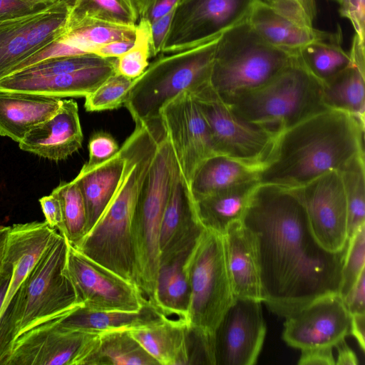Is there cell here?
<instances>
[{"label":"cell","mask_w":365,"mask_h":365,"mask_svg":"<svg viewBox=\"0 0 365 365\" xmlns=\"http://www.w3.org/2000/svg\"><path fill=\"white\" fill-rule=\"evenodd\" d=\"M307 16L314 21L317 14L315 0H294Z\"/></svg>","instance_id":"11a10c76"},{"label":"cell","mask_w":365,"mask_h":365,"mask_svg":"<svg viewBox=\"0 0 365 365\" xmlns=\"http://www.w3.org/2000/svg\"><path fill=\"white\" fill-rule=\"evenodd\" d=\"M68 0L29 16L0 22V81L66 30Z\"/></svg>","instance_id":"5bb4252c"},{"label":"cell","mask_w":365,"mask_h":365,"mask_svg":"<svg viewBox=\"0 0 365 365\" xmlns=\"http://www.w3.org/2000/svg\"><path fill=\"white\" fill-rule=\"evenodd\" d=\"M242 222L253 235L262 302L272 312L285 318L339 294L348 245L332 252L317 242L297 188L258 184Z\"/></svg>","instance_id":"6da1fadb"},{"label":"cell","mask_w":365,"mask_h":365,"mask_svg":"<svg viewBox=\"0 0 365 365\" xmlns=\"http://www.w3.org/2000/svg\"><path fill=\"white\" fill-rule=\"evenodd\" d=\"M294 58L265 42L246 20L218 37L209 83L225 101L264 85Z\"/></svg>","instance_id":"5b68a950"},{"label":"cell","mask_w":365,"mask_h":365,"mask_svg":"<svg viewBox=\"0 0 365 365\" xmlns=\"http://www.w3.org/2000/svg\"><path fill=\"white\" fill-rule=\"evenodd\" d=\"M67 26L86 19L135 26L139 19L138 0H68Z\"/></svg>","instance_id":"e575fe53"},{"label":"cell","mask_w":365,"mask_h":365,"mask_svg":"<svg viewBox=\"0 0 365 365\" xmlns=\"http://www.w3.org/2000/svg\"><path fill=\"white\" fill-rule=\"evenodd\" d=\"M347 207L349 240L365 225L364 154L352 158L341 170Z\"/></svg>","instance_id":"d590c367"},{"label":"cell","mask_w":365,"mask_h":365,"mask_svg":"<svg viewBox=\"0 0 365 365\" xmlns=\"http://www.w3.org/2000/svg\"><path fill=\"white\" fill-rule=\"evenodd\" d=\"M11 277H7L5 278L1 286L0 287V309L1 307L2 303L4 302V299L8 288V285L10 281Z\"/></svg>","instance_id":"9f6ffc18"},{"label":"cell","mask_w":365,"mask_h":365,"mask_svg":"<svg viewBox=\"0 0 365 365\" xmlns=\"http://www.w3.org/2000/svg\"><path fill=\"white\" fill-rule=\"evenodd\" d=\"M223 101L240 117L276 135L329 109L323 102L322 83L296 56L264 85Z\"/></svg>","instance_id":"277c9868"},{"label":"cell","mask_w":365,"mask_h":365,"mask_svg":"<svg viewBox=\"0 0 365 365\" xmlns=\"http://www.w3.org/2000/svg\"><path fill=\"white\" fill-rule=\"evenodd\" d=\"M89 158L81 170H88L113 157L120 150L115 140L106 132L94 133L88 143Z\"/></svg>","instance_id":"b9f144b4"},{"label":"cell","mask_w":365,"mask_h":365,"mask_svg":"<svg viewBox=\"0 0 365 365\" xmlns=\"http://www.w3.org/2000/svg\"><path fill=\"white\" fill-rule=\"evenodd\" d=\"M134 80L115 71L85 97V108L93 112L120 108L124 104Z\"/></svg>","instance_id":"ab89813d"},{"label":"cell","mask_w":365,"mask_h":365,"mask_svg":"<svg viewBox=\"0 0 365 365\" xmlns=\"http://www.w3.org/2000/svg\"><path fill=\"white\" fill-rule=\"evenodd\" d=\"M61 101L47 95L0 90V135L19 143L34 127L54 115Z\"/></svg>","instance_id":"cb8c5ba5"},{"label":"cell","mask_w":365,"mask_h":365,"mask_svg":"<svg viewBox=\"0 0 365 365\" xmlns=\"http://www.w3.org/2000/svg\"><path fill=\"white\" fill-rule=\"evenodd\" d=\"M258 169L222 154L205 158L189 184L194 200L257 179Z\"/></svg>","instance_id":"f546056e"},{"label":"cell","mask_w":365,"mask_h":365,"mask_svg":"<svg viewBox=\"0 0 365 365\" xmlns=\"http://www.w3.org/2000/svg\"><path fill=\"white\" fill-rule=\"evenodd\" d=\"M190 93L208 125L215 153L259 170L277 135L237 115L210 83Z\"/></svg>","instance_id":"30bf717a"},{"label":"cell","mask_w":365,"mask_h":365,"mask_svg":"<svg viewBox=\"0 0 365 365\" xmlns=\"http://www.w3.org/2000/svg\"><path fill=\"white\" fill-rule=\"evenodd\" d=\"M247 21L265 42L293 56L327 32L314 28L306 18L263 0H257Z\"/></svg>","instance_id":"44dd1931"},{"label":"cell","mask_w":365,"mask_h":365,"mask_svg":"<svg viewBox=\"0 0 365 365\" xmlns=\"http://www.w3.org/2000/svg\"><path fill=\"white\" fill-rule=\"evenodd\" d=\"M52 4L34 0H0V22L36 14Z\"/></svg>","instance_id":"7bdbcfd3"},{"label":"cell","mask_w":365,"mask_h":365,"mask_svg":"<svg viewBox=\"0 0 365 365\" xmlns=\"http://www.w3.org/2000/svg\"><path fill=\"white\" fill-rule=\"evenodd\" d=\"M257 0H179L162 51L205 43L245 21Z\"/></svg>","instance_id":"8fae6325"},{"label":"cell","mask_w":365,"mask_h":365,"mask_svg":"<svg viewBox=\"0 0 365 365\" xmlns=\"http://www.w3.org/2000/svg\"><path fill=\"white\" fill-rule=\"evenodd\" d=\"M136 25H120L86 19L67 26L57 39L82 54L88 53L94 48L113 41L135 39Z\"/></svg>","instance_id":"836d02e7"},{"label":"cell","mask_w":365,"mask_h":365,"mask_svg":"<svg viewBox=\"0 0 365 365\" xmlns=\"http://www.w3.org/2000/svg\"><path fill=\"white\" fill-rule=\"evenodd\" d=\"M134 41L135 39L113 41L94 48L91 53L103 58H118L133 46Z\"/></svg>","instance_id":"f907efd6"},{"label":"cell","mask_w":365,"mask_h":365,"mask_svg":"<svg viewBox=\"0 0 365 365\" xmlns=\"http://www.w3.org/2000/svg\"><path fill=\"white\" fill-rule=\"evenodd\" d=\"M343 301L351 316L365 314V271Z\"/></svg>","instance_id":"7dc6e473"},{"label":"cell","mask_w":365,"mask_h":365,"mask_svg":"<svg viewBox=\"0 0 365 365\" xmlns=\"http://www.w3.org/2000/svg\"><path fill=\"white\" fill-rule=\"evenodd\" d=\"M150 57V25L146 21L140 19L136 25L133 46L116 58L115 71L128 78L135 79L148 68Z\"/></svg>","instance_id":"f35d334b"},{"label":"cell","mask_w":365,"mask_h":365,"mask_svg":"<svg viewBox=\"0 0 365 365\" xmlns=\"http://www.w3.org/2000/svg\"><path fill=\"white\" fill-rule=\"evenodd\" d=\"M9 230V226L0 225V287L1 286L5 278L2 272V259L4 257L6 242Z\"/></svg>","instance_id":"db71d44e"},{"label":"cell","mask_w":365,"mask_h":365,"mask_svg":"<svg viewBox=\"0 0 365 365\" xmlns=\"http://www.w3.org/2000/svg\"><path fill=\"white\" fill-rule=\"evenodd\" d=\"M222 236L226 266L235 298L262 301L257 254L252 234L240 221L230 226Z\"/></svg>","instance_id":"7402d4cb"},{"label":"cell","mask_w":365,"mask_h":365,"mask_svg":"<svg viewBox=\"0 0 365 365\" xmlns=\"http://www.w3.org/2000/svg\"><path fill=\"white\" fill-rule=\"evenodd\" d=\"M68 241L59 234L0 313L14 324L17 337L41 323L82 307L66 274Z\"/></svg>","instance_id":"ba28073f"},{"label":"cell","mask_w":365,"mask_h":365,"mask_svg":"<svg viewBox=\"0 0 365 365\" xmlns=\"http://www.w3.org/2000/svg\"><path fill=\"white\" fill-rule=\"evenodd\" d=\"M130 333L159 364H191V337L185 319L166 317L150 327L130 330Z\"/></svg>","instance_id":"484cf974"},{"label":"cell","mask_w":365,"mask_h":365,"mask_svg":"<svg viewBox=\"0 0 365 365\" xmlns=\"http://www.w3.org/2000/svg\"><path fill=\"white\" fill-rule=\"evenodd\" d=\"M339 6L341 17L348 19L355 31V34L364 40L365 35V0H329Z\"/></svg>","instance_id":"ee69618b"},{"label":"cell","mask_w":365,"mask_h":365,"mask_svg":"<svg viewBox=\"0 0 365 365\" xmlns=\"http://www.w3.org/2000/svg\"><path fill=\"white\" fill-rule=\"evenodd\" d=\"M257 179L240 184L194 200L202 225L221 235L232 224L242 221Z\"/></svg>","instance_id":"f1b7e54d"},{"label":"cell","mask_w":365,"mask_h":365,"mask_svg":"<svg viewBox=\"0 0 365 365\" xmlns=\"http://www.w3.org/2000/svg\"><path fill=\"white\" fill-rule=\"evenodd\" d=\"M365 225L349 240L348 247L341 270L339 295L344 299L365 271Z\"/></svg>","instance_id":"60d3db41"},{"label":"cell","mask_w":365,"mask_h":365,"mask_svg":"<svg viewBox=\"0 0 365 365\" xmlns=\"http://www.w3.org/2000/svg\"><path fill=\"white\" fill-rule=\"evenodd\" d=\"M60 318L20 334L7 365H83L100 334L66 329Z\"/></svg>","instance_id":"4fadbf2b"},{"label":"cell","mask_w":365,"mask_h":365,"mask_svg":"<svg viewBox=\"0 0 365 365\" xmlns=\"http://www.w3.org/2000/svg\"><path fill=\"white\" fill-rule=\"evenodd\" d=\"M39 202L45 217V221L56 229L61 235L63 232V217L61 202L53 193L43 196Z\"/></svg>","instance_id":"bcb514c9"},{"label":"cell","mask_w":365,"mask_h":365,"mask_svg":"<svg viewBox=\"0 0 365 365\" xmlns=\"http://www.w3.org/2000/svg\"><path fill=\"white\" fill-rule=\"evenodd\" d=\"M334 347L337 350V365H357L359 361L354 351L346 344L345 339L339 341Z\"/></svg>","instance_id":"816d5d0a"},{"label":"cell","mask_w":365,"mask_h":365,"mask_svg":"<svg viewBox=\"0 0 365 365\" xmlns=\"http://www.w3.org/2000/svg\"><path fill=\"white\" fill-rule=\"evenodd\" d=\"M179 0H138L140 19L150 24L173 11Z\"/></svg>","instance_id":"f6af8a7d"},{"label":"cell","mask_w":365,"mask_h":365,"mask_svg":"<svg viewBox=\"0 0 365 365\" xmlns=\"http://www.w3.org/2000/svg\"><path fill=\"white\" fill-rule=\"evenodd\" d=\"M262 301L235 298L214 333L215 365H254L263 346L267 327Z\"/></svg>","instance_id":"2e32d148"},{"label":"cell","mask_w":365,"mask_h":365,"mask_svg":"<svg viewBox=\"0 0 365 365\" xmlns=\"http://www.w3.org/2000/svg\"><path fill=\"white\" fill-rule=\"evenodd\" d=\"M65 271L83 308L137 312L148 300L135 284L89 259L68 242Z\"/></svg>","instance_id":"7c38bea8"},{"label":"cell","mask_w":365,"mask_h":365,"mask_svg":"<svg viewBox=\"0 0 365 365\" xmlns=\"http://www.w3.org/2000/svg\"><path fill=\"white\" fill-rule=\"evenodd\" d=\"M160 118L189 186L198 165L216 154L208 125L187 91L168 103L161 109Z\"/></svg>","instance_id":"9a60e30c"},{"label":"cell","mask_w":365,"mask_h":365,"mask_svg":"<svg viewBox=\"0 0 365 365\" xmlns=\"http://www.w3.org/2000/svg\"><path fill=\"white\" fill-rule=\"evenodd\" d=\"M218 37L154 61L134 80L124 105L135 124L160 119L161 109L181 92L209 83Z\"/></svg>","instance_id":"52a82bcc"},{"label":"cell","mask_w":365,"mask_h":365,"mask_svg":"<svg viewBox=\"0 0 365 365\" xmlns=\"http://www.w3.org/2000/svg\"><path fill=\"white\" fill-rule=\"evenodd\" d=\"M179 165L165 134L160 140L132 222L135 282L150 299L160 265V234L164 210Z\"/></svg>","instance_id":"8992f818"},{"label":"cell","mask_w":365,"mask_h":365,"mask_svg":"<svg viewBox=\"0 0 365 365\" xmlns=\"http://www.w3.org/2000/svg\"><path fill=\"white\" fill-rule=\"evenodd\" d=\"M204 228L197 216L190 187L179 168L163 216L160 263L190 252Z\"/></svg>","instance_id":"d6986e66"},{"label":"cell","mask_w":365,"mask_h":365,"mask_svg":"<svg viewBox=\"0 0 365 365\" xmlns=\"http://www.w3.org/2000/svg\"><path fill=\"white\" fill-rule=\"evenodd\" d=\"M269 4H271L274 6H280L289 0H263Z\"/></svg>","instance_id":"6f0895ef"},{"label":"cell","mask_w":365,"mask_h":365,"mask_svg":"<svg viewBox=\"0 0 365 365\" xmlns=\"http://www.w3.org/2000/svg\"><path fill=\"white\" fill-rule=\"evenodd\" d=\"M115 58H103L91 53L54 56L31 64L9 76L17 78L45 77L105 65Z\"/></svg>","instance_id":"74e56055"},{"label":"cell","mask_w":365,"mask_h":365,"mask_svg":"<svg viewBox=\"0 0 365 365\" xmlns=\"http://www.w3.org/2000/svg\"><path fill=\"white\" fill-rule=\"evenodd\" d=\"M282 339L299 350L334 347L349 334L351 315L339 294L319 298L285 317Z\"/></svg>","instance_id":"ac0fdd59"},{"label":"cell","mask_w":365,"mask_h":365,"mask_svg":"<svg viewBox=\"0 0 365 365\" xmlns=\"http://www.w3.org/2000/svg\"><path fill=\"white\" fill-rule=\"evenodd\" d=\"M115 60L101 66L49 76L0 81V90L24 91L54 96L86 97L115 72Z\"/></svg>","instance_id":"603a6c76"},{"label":"cell","mask_w":365,"mask_h":365,"mask_svg":"<svg viewBox=\"0 0 365 365\" xmlns=\"http://www.w3.org/2000/svg\"><path fill=\"white\" fill-rule=\"evenodd\" d=\"M175 9L150 25L151 56L162 51L163 46L169 31Z\"/></svg>","instance_id":"c3c4849f"},{"label":"cell","mask_w":365,"mask_h":365,"mask_svg":"<svg viewBox=\"0 0 365 365\" xmlns=\"http://www.w3.org/2000/svg\"><path fill=\"white\" fill-rule=\"evenodd\" d=\"M34 1H42V2H47V3H50V4H54L55 2H56L58 0H34Z\"/></svg>","instance_id":"680465c9"},{"label":"cell","mask_w":365,"mask_h":365,"mask_svg":"<svg viewBox=\"0 0 365 365\" xmlns=\"http://www.w3.org/2000/svg\"><path fill=\"white\" fill-rule=\"evenodd\" d=\"M190 252L160 263L155 292L148 300L166 317L176 315L185 320L187 317L190 289L184 264Z\"/></svg>","instance_id":"4dcf8cb0"},{"label":"cell","mask_w":365,"mask_h":365,"mask_svg":"<svg viewBox=\"0 0 365 365\" xmlns=\"http://www.w3.org/2000/svg\"><path fill=\"white\" fill-rule=\"evenodd\" d=\"M340 28L325 34L301 48L296 54L299 63L317 80L324 83L331 80L351 61L349 51L341 46Z\"/></svg>","instance_id":"1f68e13d"},{"label":"cell","mask_w":365,"mask_h":365,"mask_svg":"<svg viewBox=\"0 0 365 365\" xmlns=\"http://www.w3.org/2000/svg\"><path fill=\"white\" fill-rule=\"evenodd\" d=\"M299 365H335L333 347H317L301 350Z\"/></svg>","instance_id":"681fc988"},{"label":"cell","mask_w":365,"mask_h":365,"mask_svg":"<svg viewBox=\"0 0 365 365\" xmlns=\"http://www.w3.org/2000/svg\"><path fill=\"white\" fill-rule=\"evenodd\" d=\"M59 199L63 217L64 236L72 245H76L86 235V210L80 187L73 180L63 182L53 191Z\"/></svg>","instance_id":"8d00e7d4"},{"label":"cell","mask_w":365,"mask_h":365,"mask_svg":"<svg viewBox=\"0 0 365 365\" xmlns=\"http://www.w3.org/2000/svg\"><path fill=\"white\" fill-rule=\"evenodd\" d=\"M190 297L185 321L191 335L214 344V333L235 300L222 235L204 228L184 264Z\"/></svg>","instance_id":"9c48e42d"},{"label":"cell","mask_w":365,"mask_h":365,"mask_svg":"<svg viewBox=\"0 0 365 365\" xmlns=\"http://www.w3.org/2000/svg\"><path fill=\"white\" fill-rule=\"evenodd\" d=\"M166 317L148 300L137 312L93 311L82 307L59 319L60 324L68 329L95 333L115 330H133L155 324Z\"/></svg>","instance_id":"83f0119b"},{"label":"cell","mask_w":365,"mask_h":365,"mask_svg":"<svg viewBox=\"0 0 365 365\" xmlns=\"http://www.w3.org/2000/svg\"><path fill=\"white\" fill-rule=\"evenodd\" d=\"M158 145V138L145 130H135L125 140L121 146L125 167L115 193L91 230L73 245L89 259L135 284L132 222Z\"/></svg>","instance_id":"3957f363"},{"label":"cell","mask_w":365,"mask_h":365,"mask_svg":"<svg viewBox=\"0 0 365 365\" xmlns=\"http://www.w3.org/2000/svg\"><path fill=\"white\" fill-rule=\"evenodd\" d=\"M364 123L327 109L282 131L259 169V184L299 188L364 154Z\"/></svg>","instance_id":"7a4b0ae2"},{"label":"cell","mask_w":365,"mask_h":365,"mask_svg":"<svg viewBox=\"0 0 365 365\" xmlns=\"http://www.w3.org/2000/svg\"><path fill=\"white\" fill-rule=\"evenodd\" d=\"M129 330L101 333L83 365H157Z\"/></svg>","instance_id":"d6a6232c"},{"label":"cell","mask_w":365,"mask_h":365,"mask_svg":"<svg viewBox=\"0 0 365 365\" xmlns=\"http://www.w3.org/2000/svg\"><path fill=\"white\" fill-rule=\"evenodd\" d=\"M124 167L125 155L120 147L113 157L91 169L81 170L73 179L80 187L85 202L86 235L96 223L115 195Z\"/></svg>","instance_id":"4316f807"},{"label":"cell","mask_w":365,"mask_h":365,"mask_svg":"<svg viewBox=\"0 0 365 365\" xmlns=\"http://www.w3.org/2000/svg\"><path fill=\"white\" fill-rule=\"evenodd\" d=\"M365 314L351 316L349 334H351L358 342L360 349H365Z\"/></svg>","instance_id":"f5cc1de1"},{"label":"cell","mask_w":365,"mask_h":365,"mask_svg":"<svg viewBox=\"0 0 365 365\" xmlns=\"http://www.w3.org/2000/svg\"><path fill=\"white\" fill-rule=\"evenodd\" d=\"M297 189L317 242L329 252L344 249L349 242L347 207L340 171H329Z\"/></svg>","instance_id":"e0dca14e"},{"label":"cell","mask_w":365,"mask_h":365,"mask_svg":"<svg viewBox=\"0 0 365 365\" xmlns=\"http://www.w3.org/2000/svg\"><path fill=\"white\" fill-rule=\"evenodd\" d=\"M83 140L76 102L62 100L57 113L30 130L19 146L22 150L58 161L78 151Z\"/></svg>","instance_id":"ffe728a7"},{"label":"cell","mask_w":365,"mask_h":365,"mask_svg":"<svg viewBox=\"0 0 365 365\" xmlns=\"http://www.w3.org/2000/svg\"><path fill=\"white\" fill-rule=\"evenodd\" d=\"M349 53V66L322 83L323 102L327 108L346 113L364 123V40L356 34L354 36Z\"/></svg>","instance_id":"d4e9b609"}]
</instances>
